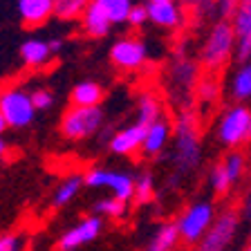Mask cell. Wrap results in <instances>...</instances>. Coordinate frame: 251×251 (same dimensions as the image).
Wrapping results in <instances>:
<instances>
[{
	"instance_id": "25",
	"label": "cell",
	"mask_w": 251,
	"mask_h": 251,
	"mask_svg": "<svg viewBox=\"0 0 251 251\" xmlns=\"http://www.w3.org/2000/svg\"><path fill=\"white\" fill-rule=\"evenodd\" d=\"M94 2L108 14L112 25H124V23H128V14H130L132 5H135L132 0H94Z\"/></svg>"
},
{
	"instance_id": "30",
	"label": "cell",
	"mask_w": 251,
	"mask_h": 251,
	"mask_svg": "<svg viewBox=\"0 0 251 251\" xmlns=\"http://www.w3.org/2000/svg\"><path fill=\"white\" fill-rule=\"evenodd\" d=\"M209 184H211V188H213V193H215V195H222V198H225V195L231 191V186H233V184H231V179H229V175H226V171H225V166H222V162L215 164V166L211 168Z\"/></svg>"
},
{
	"instance_id": "29",
	"label": "cell",
	"mask_w": 251,
	"mask_h": 251,
	"mask_svg": "<svg viewBox=\"0 0 251 251\" xmlns=\"http://www.w3.org/2000/svg\"><path fill=\"white\" fill-rule=\"evenodd\" d=\"M155 198V182H152L151 173H141L139 177H135V200L137 204H148L151 200Z\"/></svg>"
},
{
	"instance_id": "8",
	"label": "cell",
	"mask_w": 251,
	"mask_h": 251,
	"mask_svg": "<svg viewBox=\"0 0 251 251\" xmlns=\"http://www.w3.org/2000/svg\"><path fill=\"white\" fill-rule=\"evenodd\" d=\"M238 229H240V213L233 209H225L215 215L211 229L195 245V251H226L235 240Z\"/></svg>"
},
{
	"instance_id": "41",
	"label": "cell",
	"mask_w": 251,
	"mask_h": 251,
	"mask_svg": "<svg viewBox=\"0 0 251 251\" xmlns=\"http://www.w3.org/2000/svg\"><path fill=\"white\" fill-rule=\"evenodd\" d=\"M245 251H251V245H249V247H247V249H245Z\"/></svg>"
},
{
	"instance_id": "33",
	"label": "cell",
	"mask_w": 251,
	"mask_h": 251,
	"mask_svg": "<svg viewBox=\"0 0 251 251\" xmlns=\"http://www.w3.org/2000/svg\"><path fill=\"white\" fill-rule=\"evenodd\" d=\"M235 7H238V0H213V16L218 21H229Z\"/></svg>"
},
{
	"instance_id": "2",
	"label": "cell",
	"mask_w": 251,
	"mask_h": 251,
	"mask_svg": "<svg viewBox=\"0 0 251 251\" xmlns=\"http://www.w3.org/2000/svg\"><path fill=\"white\" fill-rule=\"evenodd\" d=\"M235 54V34L231 21H215L209 27L204 43L200 47V68L218 74L231 63Z\"/></svg>"
},
{
	"instance_id": "40",
	"label": "cell",
	"mask_w": 251,
	"mask_h": 251,
	"mask_svg": "<svg viewBox=\"0 0 251 251\" xmlns=\"http://www.w3.org/2000/svg\"><path fill=\"white\" fill-rule=\"evenodd\" d=\"M148 2H175V0H148Z\"/></svg>"
},
{
	"instance_id": "10",
	"label": "cell",
	"mask_w": 251,
	"mask_h": 251,
	"mask_svg": "<svg viewBox=\"0 0 251 251\" xmlns=\"http://www.w3.org/2000/svg\"><path fill=\"white\" fill-rule=\"evenodd\" d=\"M110 63L119 72H139L148 63V45L137 34L117 38L110 47Z\"/></svg>"
},
{
	"instance_id": "34",
	"label": "cell",
	"mask_w": 251,
	"mask_h": 251,
	"mask_svg": "<svg viewBox=\"0 0 251 251\" xmlns=\"http://www.w3.org/2000/svg\"><path fill=\"white\" fill-rule=\"evenodd\" d=\"M148 23V9L146 5H132L130 14H128V25L135 27V29H139V27H144Z\"/></svg>"
},
{
	"instance_id": "12",
	"label": "cell",
	"mask_w": 251,
	"mask_h": 251,
	"mask_svg": "<svg viewBox=\"0 0 251 251\" xmlns=\"http://www.w3.org/2000/svg\"><path fill=\"white\" fill-rule=\"evenodd\" d=\"M229 21L235 34L233 58L238 63L251 61V0H238V7Z\"/></svg>"
},
{
	"instance_id": "27",
	"label": "cell",
	"mask_w": 251,
	"mask_h": 251,
	"mask_svg": "<svg viewBox=\"0 0 251 251\" xmlns=\"http://www.w3.org/2000/svg\"><path fill=\"white\" fill-rule=\"evenodd\" d=\"M92 0H54V16L61 21H78Z\"/></svg>"
},
{
	"instance_id": "18",
	"label": "cell",
	"mask_w": 251,
	"mask_h": 251,
	"mask_svg": "<svg viewBox=\"0 0 251 251\" xmlns=\"http://www.w3.org/2000/svg\"><path fill=\"white\" fill-rule=\"evenodd\" d=\"M21 61L25 63L29 70H41L45 65L52 63V58L56 54L52 52V47H50V41H43V38H29L21 45Z\"/></svg>"
},
{
	"instance_id": "36",
	"label": "cell",
	"mask_w": 251,
	"mask_h": 251,
	"mask_svg": "<svg viewBox=\"0 0 251 251\" xmlns=\"http://www.w3.org/2000/svg\"><path fill=\"white\" fill-rule=\"evenodd\" d=\"M50 47H52L54 54H58L63 50V41H61V38H52V41H50Z\"/></svg>"
},
{
	"instance_id": "37",
	"label": "cell",
	"mask_w": 251,
	"mask_h": 251,
	"mask_svg": "<svg viewBox=\"0 0 251 251\" xmlns=\"http://www.w3.org/2000/svg\"><path fill=\"white\" fill-rule=\"evenodd\" d=\"M245 211H247V215L251 218V188H249V193H247V200H245Z\"/></svg>"
},
{
	"instance_id": "14",
	"label": "cell",
	"mask_w": 251,
	"mask_h": 251,
	"mask_svg": "<svg viewBox=\"0 0 251 251\" xmlns=\"http://www.w3.org/2000/svg\"><path fill=\"white\" fill-rule=\"evenodd\" d=\"M148 23L159 29H182L186 23V11L177 2H148Z\"/></svg>"
},
{
	"instance_id": "24",
	"label": "cell",
	"mask_w": 251,
	"mask_h": 251,
	"mask_svg": "<svg viewBox=\"0 0 251 251\" xmlns=\"http://www.w3.org/2000/svg\"><path fill=\"white\" fill-rule=\"evenodd\" d=\"M177 240H179L177 225H175V222H164V225L155 231V235L151 238L146 251H173L175 245H177Z\"/></svg>"
},
{
	"instance_id": "4",
	"label": "cell",
	"mask_w": 251,
	"mask_h": 251,
	"mask_svg": "<svg viewBox=\"0 0 251 251\" xmlns=\"http://www.w3.org/2000/svg\"><path fill=\"white\" fill-rule=\"evenodd\" d=\"M200 61H195L193 56H188L186 52H175L173 63L168 65V74H166V83H168V92L179 99L182 108L188 105V99L195 94V85L200 81Z\"/></svg>"
},
{
	"instance_id": "28",
	"label": "cell",
	"mask_w": 251,
	"mask_h": 251,
	"mask_svg": "<svg viewBox=\"0 0 251 251\" xmlns=\"http://www.w3.org/2000/svg\"><path fill=\"white\" fill-rule=\"evenodd\" d=\"M222 166H225L231 184H238L242 179V175H245V171H247V159L240 151H229L225 155V159H222Z\"/></svg>"
},
{
	"instance_id": "1",
	"label": "cell",
	"mask_w": 251,
	"mask_h": 251,
	"mask_svg": "<svg viewBox=\"0 0 251 251\" xmlns=\"http://www.w3.org/2000/svg\"><path fill=\"white\" fill-rule=\"evenodd\" d=\"M173 162L179 173H191L202 162V141H200V117L198 110L186 105L179 108L175 121V148Z\"/></svg>"
},
{
	"instance_id": "6",
	"label": "cell",
	"mask_w": 251,
	"mask_h": 251,
	"mask_svg": "<svg viewBox=\"0 0 251 251\" xmlns=\"http://www.w3.org/2000/svg\"><path fill=\"white\" fill-rule=\"evenodd\" d=\"M103 121H105V112L101 105H92V108L72 105V108L63 112L58 130L68 141H83L88 137L97 135L101 130Z\"/></svg>"
},
{
	"instance_id": "31",
	"label": "cell",
	"mask_w": 251,
	"mask_h": 251,
	"mask_svg": "<svg viewBox=\"0 0 251 251\" xmlns=\"http://www.w3.org/2000/svg\"><path fill=\"white\" fill-rule=\"evenodd\" d=\"M54 101H56V97H54L52 90H47V88H36L34 92H31V103H34L36 112H45V110H50L54 105Z\"/></svg>"
},
{
	"instance_id": "22",
	"label": "cell",
	"mask_w": 251,
	"mask_h": 251,
	"mask_svg": "<svg viewBox=\"0 0 251 251\" xmlns=\"http://www.w3.org/2000/svg\"><path fill=\"white\" fill-rule=\"evenodd\" d=\"M81 188H83V175H78V173L68 175V177H65L56 188H54L52 206H54V209H63V206H68V204L78 195V191H81Z\"/></svg>"
},
{
	"instance_id": "21",
	"label": "cell",
	"mask_w": 251,
	"mask_h": 251,
	"mask_svg": "<svg viewBox=\"0 0 251 251\" xmlns=\"http://www.w3.org/2000/svg\"><path fill=\"white\" fill-rule=\"evenodd\" d=\"M162 99L157 97V92L152 90H144L137 97V124L151 126L152 121L162 119Z\"/></svg>"
},
{
	"instance_id": "3",
	"label": "cell",
	"mask_w": 251,
	"mask_h": 251,
	"mask_svg": "<svg viewBox=\"0 0 251 251\" xmlns=\"http://www.w3.org/2000/svg\"><path fill=\"white\" fill-rule=\"evenodd\" d=\"M215 137L229 151H240L251 144V108L247 103H231L215 121Z\"/></svg>"
},
{
	"instance_id": "39",
	"label": "cell",
	"mask_w": 251,
	"mask_h": 251,
	"mask_svg": "<svg viewBox=\"0 0 251 251\" xmlns=\"http://www.w3.org/2000/svg\"><path fill=\"white\" fill-rule=\"evenodd\" d=\"M5 130H7V124H5V119H2V115H0V137L5 135Z\"/></svg>"
},
{
	"instance_id": "23",
	"label": "cell",
	"mask_w": 251,
	"mask_h": 251,
	"mask_svg": "<svg viewBox=\"0 0 251 251\" xmlns=\"http://www.w3.org/2000/svg\"><path fill=\"white\" fill-rule=\"evenodd\" d=\"M195 99L200 101L202 105H215L220 101V97H222V83H220V78L215 76V74L206 72L200 76L198 85H195Z\"/></svg>"
},
{
	"instance_id": "38",
	"label": "cell",
	"mask_w": 251,
	"mask_h": 251,
	"mask_svg": "<svg viewBox=\"0 0 251 251\" xmlns=\"http://www.w3.org/2000/svg\"><path fill=\"white\" fill-rule=\"evenodd\" d=\"M5 152H7V141L2 139V137H0V159L5 157Z\"/></svg>"
},
{
	"instance_id": "13",
	"label": "cell",
	"mask_w": 251,
	"mask_h": 251,
	"mask_svg": "<svg viewBox=\"0 0 251 251\" xmlns=\"http://www.w3.org/2000/svg\"><path fill=\"white\" fill-rule=\"evenodd\" d=\"M144 135H146V126L144 124H130L121 128V130L112 132V137L108 139V148L112 155L119 157H132L141 151L144 144Z\"/></svg>"
},
{
	"instance_id": "17",
	"label": "cell",
	"mask_w": 251,
	"mask_h": 251,
	"mask_svg": "<svg viewBox=\"0 0 251 251\" xmlns=\"http://www.w3.org/2000/svg\"><path fill=\"white\" fill-rule=\"evenodd\" d=\"M226 97L233 103H247V101H251V61L238 63V68L229 74Z\"/></svg>"
},
{
	"instance_id": "16",
	"label": "cell",
	"mask_w": 251,
	"mask_h": 251,
	"mask_svg": "<svg viewBox=\"0 0 251 251\" xmlns=\"http://www.w3.org/2000/svg\"><path fill=\"white\" fill-rule=\"evenodd\" d=\"M78 23H81V31H83V36H88V38H105L110 34V29L115 27L112 23H110L108 14H105V11L101 9L94 0L85 7V11L81 14Z\"/></svg>"
},
{
	"instance_id": "15",
	"label": "cell",
	"mask_w": 251,
	"mask_h": 251,
	"mask_svg": "<svg viewBox=\"0 0 251 251\" xmlns=\"http://www.w3.org/2000/svg\"><path fill=\"white\" fill-rule=\"evenodd\" d=\"M16 9L27 29H36L54 18V0H18Z\"/></svg>"
},
{
	"instance_id": "19",
	"label": "cell",
	"mask_w": 251,
	"mask_h": 251,
	"mask_svg": "<svg viewBox=\"0 0 251 251\" xmlns=\"http://www.w3.org/2000/svg\"><path fill=\"white\" fill-rule=\"evenodd\" d=\"M173 128L166 119H157L151 126H146V135H144V144H141V152L146 157H155L166 148V144L171 141Z\"/></svg>"
},
{
	"instance_id": "7",
	"label": "cell",
	"mask_w": 251,
	"mask_h": 251,
	"mask_svg": "<svg viewBox=\"0 0 251 251\" xmlns=\"http://www.w3.org/2000/svg\"><path fill=\"white\" fill-rule=\"evenodd\" d=\"M215 220V206L206 200L193 202L177 218V231H179V240H184L186 245H198L202 240V235L211 229Z\"/></svg>"
},
{
	"instance_id": "11",
	"label": "cell",
	"mask_w": 251,
	"mask_h": 251,
	"mask_svg": "<svg viewBox=\"0 0 251 251\" xmlns=\"http://www.w3.org/2000/svg\"><path fill=\"white\" fill-rule=\"evenodd\" d=\"M101 231H103V218H99V215H85L83 220H78L76 225L70 226L58 238L56 251H76L78 247L97 240L101 235Z\"/></svg>"
},
{
	"instance_id": "26",
	"label": "cell",
	"mask_w": 251,
	"mask_h": 251,
	"mask_svg": "<svg viewBox=\"0 0 251 251\" xmlns=\"http://www.w3.org/2000/svg\"><path fill=\"white\" fill-rule=\"evenodd\" d=\"M126 209H128V202H121L115 195L112 198H99L92 204V215H99V218H124Z\"/></svg>"
},
{
	"instance_id": "9",
	"label": "cell",
	"mask_w": 251,
	"mask_h": 251,
	"mask_svg": "<svg viewBox=\"0 0 251 251\" xmlns=\"http://www.w3.org/2000/svg\"><path fill=\"white\" fill-rule=\"evenodd\" d=\"M83 186L88 188H108L121 202H130L135 195V177L126 171L94 166L83 175Z\"/></svg>"
},
{
	"instance_id": "5",
	"label": "cell",
	"mask_w": 251,
	"mask_h": 251,
	"mask_svg": "<svg viewBox=\"0 0 251 251\" xmlns=\"http://www.w3.org/2000/svg\"><path fill=\"white\" fill-rule=\"evenodd\" d=\"M0 115L5 119L7 128H27L36 119V108L31 103V92L23 85L11 83L0 90Z\"/></svg>"
},
{
	"instance_id": "32",
	"label": "cell",
	"mask_w": 251,
	"mask_h": 251,
	"mask_svg": "<svg viewBox=\"0 0 251 251\" xmlns=\"http://www.w3.org/2000/svg\"><path fill=\"white\" fill-rule=\"evenodd\" d=\"M179 5L191 9L195 16H213V0H182Z\"/></svg>"
},
{
	"instance_id": "20",
	"label": "cell",
	"mask_w": 251,
	"mask_h": 251,
	"mask_svg": "<svg viewBox=\"0 0 251 251\" xmlns=\"http://www.w3.org/2000/svg\"><path fill=\"white\" fill-rule=\"evenodd\" d=\"M105 99V90L97 81H78L70 92V103L78 105V108H92V105H101Z\"/></svg>"
},
{
	"instance_id": "35",
	"label": "cell",
	"mask_w": 251,
	"mask_h": 251,
	"mask_svg": "<svg viewBox=\"0 0 251 251\" xmlns=\"http://www.w3.org/2000/svg\"><path fill=\"white\" fill-rule=\"evenodd\" d=\"M0 251H21V238L14 233L0 235Z\"/></svg>"
}]
</instances>
